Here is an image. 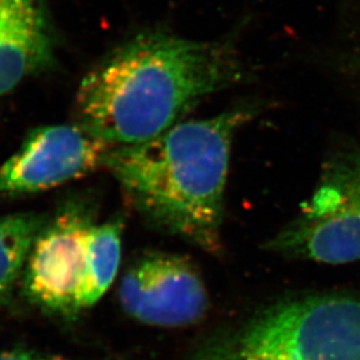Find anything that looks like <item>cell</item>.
Segmentation results:
<instances>
[{
  "instance_id": "6da1fadb",
  "label": "cell",
  "mask_w": 360,
  "mask_h": 360,
  "mask_svg": "<svg viewBox=\"0 0 360 360\" xmlns=\"http://www.w3.org/2000/svg\"><path fill=\"white\" fill-rule=\"evenodd\" d=\"M243 77L245 66L229 42L141 33L109 53L81 82L77 124L108 146L146 142L178 124L205 97Z\"/></svg>"
},
{
  "instance_id": "7a4b0ae2",
  "label": "cell",
  "mask_w": 360,
  "mask_h": 360,
  "mask_svg": "<svg viewBox=\"0 0 360 360\" xmlns=\"http://www.w3.org/2000/svg\"><path fill=\"white\" fill-rule=\"evenodd\" d=\"M253 114L239 107L179 122L146 142L111 146L103 165L149 225L217 253L233 139Z\"/></svg>"
},
{
  "instance_id": "3957f363",
  "label": "cell",
  "mask_w": 360,
  "mask_h": 360,
  "mask_svg": "<svg viewBox=\"0 0 360 360\" xmlns=\"http://www.w3.org/2000/svg\"><path fill=\"white\" fill-rule=\"evenodd\" d=\"M191 360H360V295L277 302L210 340Z\"/></svg>"
},
{
  "instance_id": "277c9868",
  "label": "cell",
  "mask_w": 360,
  "mask_h": 360,
  "mask_svg": "<svg viewBox=\"0 0 360 360\" xmlns=\"http://www.w3.org/2000/svg\"><path fill=\"white\" fill-rule=\"evenodd\" d=\"M283 257L344 264L360 260V150L331 156L311 197L266 246Z\"/></svg>"
},
{
  "instance_id": "5b68a950",
  "label": "cell",
  "mask_w": 360,
  "mask_h": 360,
  "mask_svg": "<svg viewBox=\"0 0 360 360\" xmlns=\"http://www.w3.org/2000/svg\"><path fill=\"white\" fill-rule=\"evenodd\" d=\"M93 225L88 208L79 202L66 205L46 221L21 277L24 296L35 308L67 319L80 312L77 297Z\"/></svg>"
},
{
  "instance_id": "8992f818",
  "label": "cell",
  "mask_w": 360,
  "mask_h": 360,
  "mask_svg": "<svg viewBox=\"0 0 360 360\" xmlns=\"http://www.w3.org/2000/svg\"><path fill=\"white\" fill-rule=\"evenodd\" d=\"M111 146L79 124L40 127L0 165V199L51 190L103 165Z\"/></svg>"
},
{
  "instance_id": "52a82bcc",
  "label": "cell",
  "mask_w": 360,
  "mask_h": 360,
  "mask_svg": "<svg viewBox=\"0 0 360 360\" xmlns=\"http://www.w3.org/2000/svg\"><path fill=\"white\" fill-rule=\"evenodd\" d=\"M128 315L148 326L176 328L197 322L207 307V292L185 257L146 254L129 268L118 289Z\"/></svg>"
},
{
  "instance_id": "ba28073f",
  "label": "cell",
  "mask_w": 360,
  "mask_h": 360,
  "mask_svg": "<svg viewBox=\"0 0 360 360\" xmlns=\"http://www.w3.org/2000/svg\"><path fill=\"white\" fill-rule=\"evenodd\" d=\"M45 0H0V96L54 61Z\"/></svg>"
},
{
  "instance_id": "9c48e42d",
  "label": "cell",
  "mask_w": 360,
  "mask_h": 360,
  "mask_svg": "<svg viewBox=\"0 0 360 360\" xmlns=\"http://www.w3.org/2000/svg\"><path fill=\"white\" fill-rule=\"evenodd\" d=\"M122 229L121 220L93 225L90 229L86 271L77 297L79 311L100 301L114 282L121 261Z\"/></svg>"
},
{
  "instance_id": "30bf717a",
  "label": "cell",
  "mask_w": 360,
  "mask_h": 360,
  "mask_svg": "<svg viewBox=\"0 0 360 360\" xmlns=\"http://www.w3.org/2000/svg\"><path fill=\"white\" fill-rule=\"evenodd\" d=\"M47 220L35 213L0 217V307L10 303L33 243Z\"/></svg>"
},
{
  "instance_id": "8fae6325",
  "label": "cell",
  "mask_w": 360,
  "mask_h": 360,
  "mask_svg": "<svg viewBox=\"0 0 360 360\" xmlns=\"http://www.w3.org/2000/svg\"><path fill=\"white\" fill-rule=\"evenodd\" d=\"M0 360H73L58 354H45L40 351L15 349L0 354Z\"/></svg>"
},
{
  "instance_id": "7c38bea8",
  "label": "cell",
  "mask_w": 360,
  "mask_h": 360,
  "mask_svg": "<svg viewBox=\"0 0 360 360\" xmlns=\"http://www.w3.org/2000/svg\"><path fill=\"white\" fill-rule=\"evenodd\" d=\"M354 37L352 45L347 49V66L351 70L352 77L357 79L360 84V22L354 28Z\"/></svg>"
}]
</instances>
